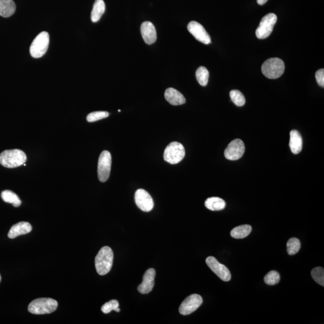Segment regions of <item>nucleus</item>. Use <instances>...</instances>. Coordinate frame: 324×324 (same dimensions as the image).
Returning a JSON list of instances; mask_svg holds the SVG:
<instances>
[{
    "mask_svg": "<svg viewBox=\"0 0 324 324\" xmlns=\"http://www.w3.org/2000/svg\"><path fill=\"white\" fill-rule=\"evenodd\" d=\"M142 37L148 45L153 44L156 41L157 32L155 27L150 21L143 22L141 27Z\"/></svg>",
    "mask_w": 324,
    "mask_h": 324,
    "instance_id": "obj_15",
    "label": "nucleus"
},
{
    "mask_svg": "<svg viewBox=\"0 0 324 324\" xmlns=\"http://www.w3.org/2000/svg\"><path fill=\"white\" fill-rule=\"evenodd\" d=\"M187 29L198 41L206 45L211 44V37L201 24L196 21L190 22Z\"/></svg>",
    "mask_w": 324,
    "mask_h": 324,
    "instance_id": "obj_13",
    "label": "nucleus"
},
{
    "mask_svg": "<svg viewBox=\"0 0 324 324\" xmlns=\"http://www.w3.org/2000/svg\"><path fill=\"white\" fill-rule=\"evenodd\" d=\"M185 156V150L181 143L173 142L166 146L164 151V160L175 164L180 162Z\"/></svg>",
    "mask_w": 324,
    "mask_h": 324,
    "instance_id": "obj_6",
    "label": "nucleus"
},
{
    "mask_svg": "<svg viewBox=\"0 0 324 324\" xmlns=\"http://www.w3.org/2000/svg\"><path fill=\"white\" fill-rule=\"evenodd\" d=\"M245 152V146L240 139L232 141L225 150V156L230 161H237L242 158Z\"/></svg>",
    "mask_w": 324,
    "mask_h": 324,
    "instance_id": "obj_10",
    "label": "nucleus"
},
{
    "mask_svg": "<svg viewBox=\"0 0 324 324\" xmlns=\"http://www.w3.org/2000/svg\"><path fill=\"white\" fill-rule=\"evenodd\" d=\"M277 17L275 14L265 15L262 17L259 27L256 30V35L259 39H264L270 36L276 23Z\"/></svg>",
    "mask_w": 324,
    "mask_h": 324,
    "instance_id": "obj_7",
    "label": "nucleus"
},
{
    "mask_svg": "<svg viewBox=\"0 0 324 324\" xmlns=\"http://www.w3.org/2000/svg\"><path fill=\"white\" fill-rule=\"evenodd\" d=\"M1 275H0V282H1Z\"/></svg>",
    "mask_w": 324,
    "mask_h": 324,
    "instance_id": "obj_33",
    "label": "nucleus"
},
{
    "mask_svg": "<svg viewBox=\"0 0 324 324\" xmlns=\"http://www.w3.org/2000/svg\"><path fill=\"white\" fill-rule=\"evenodd\" d=\"M206 264L210 269L225 282H228L231 278V273L225 265L220 264L216 258L209 257L206 259Z\"/></svg>",
    "mask_w": 324,
    "mask_h": 324,
    "instance_id": "obj_11",
    "label": "nucleus"
},
{
    "mask_svg": "<svg viewBox=\"0 0 324 324\" xmlns=\"http://www.w3.org/2000/svg\"><path fill=\"white\" fill-rule=\"evenodd\" d=\"M32 231L31 224L27 222H21L13 225L8 233L9 239H14L19 235L29 234Z\"/></svg>",
    "mask_w": 324,
    "mask_h": 324,
    "instance_id": "obj_16",
    "label": "nucleus"
},
{
    "mask_svg": "<svg viewBox=\"0 0 324 324\" xmlns=\"http://www.w3.org/2000/svg\"><path fill=\"white\" fill-rule=\"evenodd\" d=\"M311 275L319 285L324 287V270L322 267H316L311 272Z\"/></svg>",
    "mask_w": 324,
    "mask_h": 324,
    "instance_id": "obj_27",
    "label": "nucleus"
},
{
    "mask_svg": "<svg viewBox=\"0 0 324 324\" xmlns=\"http://www.w3.org/2000/svg\"><path fill=\"white\" fill-rule=\"evenodd\" d=\"M113 260L112 249L108 246L102 247L95 258V266L98 274L100 275L108 274L112 268Z\"/></svg>",
    "mask_w": 324,
    "mask_h": 324,
    "instance_id": "obj_2",
    "label": "nucleus"
},
{
    "mask_svg": "<svg viewBox=\"0 0 324 324\" xmlns=\"http://www.w3.org/2000/svg\"><path fill=\"white\" fill-rule=\"evenodd\" d=\"M287 252L290 255L297 254L301 248V243L296 238H291L287 242Z\"/></svg>",
    "mask_w": 324,
    "mask_h": 324,
    "instance_id": "obj_25",
    "label": "nucleus"
},
{
    "mask_svg": "<svg viewBox=\"0 0 324 324\" xmlns=\"http://www.w3.org/2000/svg\"><path fill=\"white\" fill-rule=\"evenodd\" d=\"M27 156L19 149L2 151L0 154V164L7 168H15L22 166L27 161Z\"/></svg>",
    "mask_w": 324,
    "mask_h": 324,
    "instance_id": "obj_1",
    "label": "nucleus"
},
{
    "mask_svg": "<svg viewBox=\"0 0 324 324\" xmlns=\"http://www.w3.org/2000/svg\"><path fill=\"white\" fill-rule=\"evenodd\" d=\"M196 77L199 84L205 87L209 82V70H207V68L203 66L199 67L196 72Z\"/></svg>",
    "mask_w": 324,
    "mask_h": 324,
    "instance_id": "obj_24",
    "label": "nucleus"
},
{
    "mask_svg": "<svg viewBox=\"0 0 324 324\" xmlns=\"http://www.w3.org/2000/svg\"><path fill=\"white\" fill-rule=\"evenodd\" d=\"M49 44V35L46 32L38 34L30 48V54L35 58L44 56L47 52Z\"/></svg>",
    "mask_w": 324,
    "mask_h": 324,
    "instance_id": "obj_5",
    "label": "nucleus"
},
{
    "mask_svg": "<svg viewBox=\"0 0 324 324\" xmlns=\"http://www.w3.org/2000/svg\"><path fill=\"white\" fill-rule=\"evenodd\" d=\"M135 200L136 206L142 211L149 212L153 210L154 207L153 198L145 190L138 189L136 191Z\"/></svg>",
    "mask_w": 324,
    "mask_h": 324,
    "instance_id": "obj_12",
    "label": "nucleus"
},
{
    "mask_svg": "<svg viewBox=\"0 0 324 324\" xmlns=\"http://www.w3.org/2000/svg\"><path fill=\"white\" fill-rule=\"evenodd\" d=\"M290 147L292 153L298 154L303 148V139L299 131L293 130L290 132Z\"/></svg>",
    "mask_w": 324,
    "mask_h": 324,
    "instance_id": "obj_18",
    "label": "nucleus"
},
{
    "mask_svg": "<svg viewBox=\"0 0 324 324\" xmlns=\"http://www.w3.org/2000/svg\"><path fill=\"white\" fill-rule=\"evenodd\" d=\"M16 11V4L14 0H0V16L9 17Z\"/></svg>",
    "mask_w": 324,
    "mask_h": 324,
    "instance_id": "obj_19",
    "label": "nucleus"
},
{
    "mask_svg": "<svg viewBox=\"0 0 324 324\" xmlns=\"http://www.w3.org/2000/svg\"><path fill=\"white\" fill-rule=\"evenodd\" d=\"M102 312L105 314L110 313L112 310H115L116 312H119L120 311L119 308V303L117 300H113L106 303L101 308Z\"/></svg>",
    "mask_w": 324,
    "mask_h": 324,
    "instance_id": "obj_30",
    "label": "nucleus"
},
{
    "mask_svg": "<svg viewBox=\"0 0 324 324\" xmlns=\"http://www.w3.org/2000/svg\"><path fill=\"white\" fill-rule=\"evenodd\" d=\"M315 78L316 81L321 87H324V69H321L316 72Z\"/></svg>",
    "mask_w": 324,
    "mask_h": 324,
    "instance_id": "obj_31",
    "label": "nucleus"
},
{
    "mask_svg": "<svg viewBox=\"0 0 324 324\" xmlns=\"http://www.w3.org/2000/svg\"><path fill=\"white\" fill-rule=\"evenodd\" d=\"M205 206L211 211H220L226 207V202L218 197H209L205 202Z\"/></svg>",
    "mask_w": 324,
    "mask_h": 324,
    "instance_id": "obj_21",
    "label": "nucleus"
},
{
    "mask_svg": "<svg viewBox=\"0 0 324 324\" xmlns=\"http://www.w3.org/2000/svg\"><path fill=\"white\" fill-rule=\"evenodd\" d=\"M203 300L201 295L192 294L183 301L179 308V312L183 315H188L196 311L201 306Z\"/></svg>",
    "mask_w": 324,
    "mask_h": 324,
    "instance_id": "obj_9",
    "label": "nucleus"
},
{
    "mask_svg": "<svg viewBox=\"0 0 324 324\" xmlns=\"http://www.w3.org/2000/svg\"><path fill=\"white\" fill-rule=\"evenodd\" d=\"M267 1L268 0H257L258 3L259 5H264L266 3Z\"/></svg>",
    "mask_w": 324,
    "mask_h": 324,
    "instance_id": "obj_32",
    "label": "nucleus"
},
{
    "mask_svg": "<svg viewBox=\"0 0 324 324\" xmlns=\"http://www.w3.org/2000/svg\"><path fill=\"white\" fill-rule=\"evenodd\" d=\"M110 113L106 111H96L89 113L87 116L88 122H95L98 120H102L103 118H107Z\"/></svg>",
    "mask_w": 324,
    "mask_h": 324,
    "instance_id": "obj_29",
    "label": "nucleus"
},
{
    "mask_svg": "<svg viewBox=\"0 0 324 324\" xmlns=\"http://www.w3.org/2000/svg\"><path fill=\"white\" fill-rule=\"evenodd\" d=\"M57 308L56 300L50 298H40L30 303L28 310L34 315H45L55 312Z\"/></svg>",
    "mask_w": 324,
    "mask_h": 324,
    "instance_id": "obj_3",
    "label": "nucleus"
},
{
    "mask_svg": "<svg viewBox=\"0 0 324 324\" xmlns=\"http://www.w3.org/2000/svg\"><path fill=\"white\" fill-rule=\"evenodd\" d=\"M164 97L172 105L177 106L183 105L186 100L184 96L178 90L173 88H169L164 93Z\"/></svg>",
    "mask_w": 324,
    "mask_h": 324,
    "instance_id": "obj_17",
    "label": "nucleus"
},
{
    "mask_svg": "<svg viewBox=\"0 0 324 324\" xmlns=\"http://www.w3.org/2000/svg\"><path fill=\"white\" fill-rule=\"evenodd\" d=\"M279 273L276 271H271L264 277V282L268 285H275L280 282Z\"/></svg>",
    "mask_w": 324,
    "mask_h": 324,
    "instance_id": "obj_28",
    "label": "nucleus"
},
{
    "mask_svg": "<svg viewBox=\"0 0 324 324\" xmlns=\"http://www.w3.org/2000/svg\"><path fill=\"white\" fill-rule=\"evenodd\" d=\"M105 11V4L103 0H95L91 14V19L93 22H97L102 16Z\"/></svg>",
    "mask_w": 324,
    "mask_h": 324,
    "instance_id": "obj_20",
    "label": "nucleus"
},
{
    "mask_svg": "<svg viewBox=\"0 0 324 324\" xmlns=\"http://www.w3.org/2000/svg\"><path fill=\"white\" fill-rule=\"evenodd\" d=\"M261 70L265 77L269 79H277L284 72L285 63L280 58H270L263 63Z\"/></svg>",
    "mask_w": 324,
    "mask_h": 324,
    "instance_id": "obj_4",
    "label": "nucleus"
},
{
    "mask_svg": "<svg viewBox=\"0 0 324 324\" xmlns=\"http://www.w3.org/2000/svg\"><path fill=\"white\" fill-rule=\"evenodd\" d=\"M2 200L7 203L12 204L15 207H18L21 205V199L14 192L6 190L1 192Z\"/></svg>",
    "mask_w": 324,
    "mask_h": 324,
    "instance_id": "obj_23",
    "label": "nucleus"
},
{
    "mask_svg": "<svg viewBox=\"0 0 324 324\" xmlns=\"http://www.w3.org/2000/svg\"><path fill=\"white\" fill-rule=\"evenodd\" d=\"M252 229V227L249 225H240V226L235 227L232 230L231 235L234 239H244L251 233Z\"/></svg>",
    "mask_w": 324,
    "mask_h": 324,
    "instance_id": "obj_22",
    "label": "nucleus"
},
{
    "mask_svg": "<svg viewBox=\"0 0 324 324\" xmlns=\"http://www.w3.org/2000/svg\"><path fill=\"white\" fill-rule=\"evenodd\" d=\"M112 157L110 152L103 151L100 154L98 161L97 173L100 181L104 183L110 178Z\"/></svg>",
    "mask_w": 324,
    "mask_h": 324,
    "instance_id": "obj_8",
    "label": "nucleus"
},
{
    "mask_svg": "<svg viewBox=\"0 0 324 324\" xmlns=\"http://www.w3.org/2000/svg\"><path fill=\"white\" fill-rule=\"evenodd\" d=\"M156 271L154 268H150L146 270L143 276V282L138 286L139 292L143 294L150 293L153 289Z\"/></svg>",
    "mask_w": 324,
    "mask_h": 324,
    "instance_id": "obj_14",
    "label": "nucleus"
},
{
    "mask_svg": "<svg viewBox=\"0 0 324 324\" xmlns=\"http://www.w3.org/2000/svg\"><path fill=\"white\" fill-rule=\"evenodd\" d=\"M230 97H231L233 103L237 106H243L245 105V97L239 90H232L230 92Z\"/></svg>",
    "mask_w": 324,
    "mask_h": 324,
    "instance_id": "obj_26",
    "label": "nucleus"
}]
</instances>
